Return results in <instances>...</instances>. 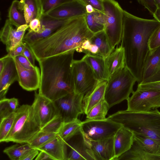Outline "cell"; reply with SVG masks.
I'll list each match as a JSON object with an SVG mask.
<instances>
[{"label":"cell","instance_id":"obj_1","mask_svg":"<svg viewBox=\"0 0 160 160\" xmlns=\"http://www.w3.org/2000/svg\"><path fill=\"white\" fill-rule=\"evenodd\" d=\"M160 26V22L134 16L124 10L123 28L121 46L123 48L125 67L136 79L142 82L146 59L150 52L149 38Z\"/></svg>","mask_w":160,"mask_h":160},{"label":"cell","instance_id":"obj_2","mask_svg":"<svg viewBox=\"0 0 160 160\" xmlns=\"http://www.w3.org/2000/svg\"><path fill=\"white\" fill-rule=\"evenodd\" d=\"M94 34L88 28L84 15L73 18L48 36L27 44L36 60L77 51L85 40H90Z\"/></svg>","mask_w":160,"mask_h":160},{"label":"cell","instance_id":"obj_3","mask_svg":"<svg viewBox=\"0 0 160 160\" xmlns=\"http://www.w3.org/2000/svg\"><path fill=\"white\" fill-rule=\"evenodd\" d=\"M75 50L42 59L39 94L54 101L74 92L71 66Z\"/></svg>","mask_w":160,"mask_h":160},{"label":"cell","instance_id":"obj_4","mask_svg":"<svg viewBox=\"0 0 160 160\" xmlns=\"http://www.w3.org/2000/svg\"><path fill=\"white\" fill-rule=\"evenodd\" d=\"M107 118L121 124L133 134L149 138L160 143V112L157 109L147 112L119 111Z\"/></svg>","mask_w":160,"mask_h":160},{"label":"cell","instance_id":"obj_5","mask_svg":"<svg viewBox=\"0 0 160 160\" xmlns=\"http://www.w3.org/2000/svg\"><path fill=\"white\" fill-rule=\"evenodd\" d=\"M15 112L13 125L4 142L28 144L41 130L39 121L32 105L23 104Z\"/></svg>","mask_w":160,"mask_h":160},{"label":"cell","instance_id":"obj_6","mask_svg":"<svg viewBox=\"0 0 160 160\" xmlns=\"http://www.w3.org/2000/svg\"><path fill=\"white\" fill-rule=\"evenodd\" d=\"M136 79L125 67L110 76L107 81L104 100L109 108L127 100L134 92Z\"/></svg>","mask_w":160,"mask_h":160},{"label":"cell","instance_id":"obj_7","mask_svg":"<svg viewBox=\"0 0 160 160\" xmlns=\"http://www.w3.org/2000/svg\"><path fill=\"white\" fill-rule=\"evenodd\" d=\"M105 24L104 30L114 50L121 42L123 28L124 10L113 0H103Z\"/></svg>","mask_w":160,"mask_h":160},{"label":"cell","instance_id":"obj_8","mask_svg":"<svg viewBox=\"0 0 160 160\" xmlns=\"http://www.w3.org/2000/svg\"><path fill=\"white\" fill-rule=\"evenodd\" d=\"M74 92L84 96L100 82L88 63L82 58L73 60L71 66Z\"/></svg>","mask_w":160,"mask_h":160},{"label":"cell","instance_id":"obj_9","mask_svg":"<svg viewBox=\"0 0 160 160\" xmlns=\"http://www.w3.org/2000/svg\"><path fill=\"white\" fill-rule=\"evenodd\" d=\"M122 127L107 118L102 120L86 119L81 122V131L84 140L98 141L113 137Z\"/></svg>","mask_w":160,"mask_h":160},{"label":"cell","instance_id":"obj_10","mask_svg":"<svg viewBox=\"0 0 160 160\" xmlns=\"http://www.w3.org/2000/svg\"><path fill=\"white\" fill-rule=\"evenodd\" d=\"M127 110L133 112H147L160 107V90L137 88L127 100Z\"/></svg>","mask_w":160,"mask_h":160},{"label":"cell","instance_id":"obj_11","mask_svg":"<svg viewBox=\"0 0 160 160\" xmlns=\"http://www.w3.org/2000/svg\"><path fill=\"white\" fill-rule=\"evenodd\" d=\"M84 95L74 92L67 94L53 101L58 114L64 122L75 120L84 114L82 100Z\"/></svg>","mask_w":160,"mask_h":160},{"label":"cell","instance_id":"obj_12","mask_svg":"<svg viewBox=\"0 0 160 160\" xmlns=\"http://www.w3.org/2000/svg\"><path fill=\"white\" fill-rule=\"evenodd\" d=\"M72 18H57L43 14L40 20L41 28L39 32L36 33L28 31L24 36L23 42L28 44L45 38Z\"/></svg>","mask_w":160,"mask_h":160},{"label":"cell","instance_id":"obj_13","mask_svg":"<svg viewBox=\"0 0 160 160\" xmlns=\"http://www.w3.org/2000/svg\"><path fill=\"white\" fill-rule=\"evenodd\" d=\"M8 19L0 31L1 41L6 46L8 53L11 52L23 43V39L29 25L25 24L14 28Z\"/></svg>","mask_w":160,"mask_h":160},{"label":"cell","instance_id":"obj_14","mask_svg":"<svg viewBox=\"0 0 160 160\" xmlns=\"http://www.w3.org/2000/svg\"><path fill=\"white\" fill-rule=\"evenodd\" d=\"M32 106L41 128L58 115L53 102L36 92Z\"/></svg>","mask_w":160,"mask_h":160},{"label":"cell","instance_id":"obj_15","mask_svg":"<svg viewBox=\"0 0 160 160\" xmlns=\"http://www.w3.org/2000/svg\"><path fill=\"white\" fill-rule=\"evenodd\" d=\"M86 5L82 0H67L46 14L57 18H69L85 15Z\"/></svg>","mask_w":160,"mask_h":160},{"label":"cell","instance_id":"obj_16","mask_svg":"<svg viewBox=\"0 0 160 160\" xmlns=\"http://www.w3.org/2000/svg\"><path fill=\"white\" fill-rule=\"evenodd\" d=\"M114 136L98 141L83 139L88 148V152L95 160H113Z\"/></svg>","mask_w":160,"mask_h":160},{"label":"cell","instance_id":"obj_17","mask_svg":"<svg viewBox=\"0 0 160 160\" xmlns=\"http://www.w3.org/2000/svg\"><path fill=\"white\" fill-rule=\"evenodd\" d=\"M18 75V82L23 89L32 91L39 89L41 82V73L39 68L36 66L32 69L24 68L16 58H13Z\"/></svg>","mask_w":160,"mask_h":160},{"label":"cell","instance_id":"obj_18","mask_svg":"<svg viewBox=\"0 0 160 160\" xmlns=\"http://www.w3.org/2000/svg\"><path fill=\"white\" fill-rule=\"evenodd\" d=\"M159 81H160V47L150 50L144 65L141 83Z\"/></svg>","mask_w":160,"mask_h":160},{"label":"cell","instance_id":"obj_19","mask_svg":"<svg viewBox=\"0 0 160 160\" xmlns=\"http://www.w3.org/2000/svg\"><path fill=\"white\" fill-rule=\"evenodd\" d=\"M4 59L5 66L0 73V99L6 98L9 87L14 82L18 81V73L13 58L2 57Z\"/></svg>","mask_w":160,"mask_h":160},{"label":"cell","instance_id":"obj_20","mask_svg":"<svg viewBox=\"0 0 160 160\" xmlns=\"http://www.w3.org/2000/svg\"><path fill=\"white\" fill-rule=\"evenodd\" d=\"M44 152L54 160H67L68 146L67 142L57 136L43 146L37 149Z\"/></svg>","mask_w":160,"mask_h":160},{"label":"cell","instance_id":"obj_21","mask_svg":"<svg viewBox=\"0 0 160 160\" xmlns=\"http://www.w3.org/2000/svg\"><path fill=\"white\" fill-rule=\"evenodd\" d=\"M74 142H67L69 151L68 152L67 160H95L88 152V148L83 139L81 131L76 136Z\"/></svg>","mask_w":160,"mask_h":160},{"label":"cell","instance_id":"obj_22","mask_svg":"<svg viewBox=\"0 0 160 160\" xmlns=\"http://www.w3.org/2000/svg\"><path fill=\"white\" fill-rule=\"evenodd\" d=\"M107 81L99 82L89 93L84 96L82 100L84 114L86 115L94 107L104 99Z\"/></svg>","mask_w":160,"mask_h":160},{"label":"cell","instance_id":"obj_23","mask_svg":"<svg viewBox=\"0 0 160 160\" xmlns=\"http://www.w3.org/2000/svg\"><path fill=\"white\" fill-rule=\"evenodd\" d=\"M133 133L123 127L114 136V158L128 151L134 141Z\"/></svg>","mask_w":160,"mask_h":160},{"label":"cell","instance_id":"obj_24","mask_svg":"<svg viewBox=\"0 0 160 160\" xmlns=\"http://www.w3.org/2000/svg\"><path fill=\"white\" fill-rule=\"evenodd\" d=\"M82 59L91 67L98 81H107L109 77L103 58L98 55L87 53Z\"/></svg>","mask_w":160,"mask_h":160},{"label":"cell","instance_id":"obj_25","mask_svg":"<svg viewBox=\"0 0 160 160\" xmlns=\"http://www.w3.org/2000/svg\"><path fill=\"white\" fill-rule=\"evenodd\" d=\"M113 160H160V154L146 151L134 141L128 151Z\"/></svg>","mask_w":160,"mask_h":160},{"label":"cell","instance_id":"obj_26","mask_svg":"<svg viewBox=\"0 0 160 160\" xmlns=\"http://www.w3.org/2000/svg\"><path fill=\"white\" fill-rule=\"evenodd\" d=\"M104 59L109 77L125 67L124 50L121 45Z\"/></svg>","mask_w":160,"mask_h":160},{"label":"cell","instance_id":"obj_27","mask_svg":"<svg viewBox=\"0 0 160 160\" xmlns=\"http://www.w3.org/2000/svg\"><path fill=\"white\" fill-rule=\"evenodd\" d=\"M90 40L92 44L96 45L98 48V55L104 59L114 50L110 46L104 30L94 34Z\"/></svg>","mask_w":160,"mask_h":160},{"label":"cell","instance_id":"obj_28","mask_svg":"<svg viewBox=\"0 0 160 160\" xmlns=\"http://www.w3.org/2000/svg\"><path fill=\"white\" fill-rule=\"evenodd\" d=\"M84 17L88 28L94 34L104 30L105 24L104 13L95 10L92 13H87Z\"/></svg>","mask_w":160,"mask_h":160},{"label":"cell","instance_id":"obj_29","mask_svg":"<svg viewBox=\"0 0 160 160\" xmlns=\"http://www.w3.org/2000/svg\"><path fill=\"white\" fill-rule=\"evenodd\" d=\"M81 121L77 119L69 122H64L57 134L67 142L81 131Z\"/></svg>","mask_w":160,"mask_h":160},{"label":"cell","instance_id":"obj_30","mask_svg":"<svg viewBox=\"0 0 160 160\" xmlns=\"http://www.w3.org/2000/svg\"><path fill=\"white\" fill-rule=\"evenodd\" d=\"M134 141L146 151L152 154H160V143L151 138L133 134Z\"/></svg>","mask_w":160,"mask_h":160},{"label":"cell","instance_id":"obj_31","mask_svg":"<svg viewBox=\"0 0 160 160\" xmlns=\"http://www.w3.org/2000/svg\"><path fill=\"white\" fill-rule=\"evenodd\" d=\"M19 1H13L8 10V19L16 28L26 24L23 12L19 8Z\"/></svg>","mask_w":160,"mask_h":160},{"label":"cell","instance_id":"obj_32","mask_svg":"<svg viewBox=\"0 0 160 160\" xmlns=\"http://www.w3.org/2000/svg\"><path fill=\"white\" fill-rule=\"evenodd\" d=\"M20 144L17 143L8 147L4 149L3 152L11 160H18L32 149L28 143Z\"/></svg>","mask_w":160,"mask_h":160},{"label":"cell","instance_id":"obj_33","mask_svg":"<svg viewBox=\"0 0 160 160\" xmlns=\"http://www.w3.org/2000/svg\"><path fill=\"white\" fill-rule=\"evenodd\" d=\"M110 108L108 104L104 99L92 108L86 115L87 119L94 120H105Z\"/></svg>","mask_w":160,"mask_h":160},{"label":"cell","instance_id":"obj_34","mask_svg":"<svg viewBox=\"0 0 160 160\" xmlns=\"http://www.w3.org/2000/svg\"><path fill=\"white\" fill-rule=\"evenodd\" d=\"M57 135L41 130L28 144L32 148L37 149L49 142Z\"/></svg>","mask_w":160,"mask_h":160},{"label":"cell","instance_id":"obj_35","mask_svg":"<svg viewBox=\"0 0 160 160\" xmlns=\"http://www.w3.org/2000/svg\"><path fill=\"white\" fill-rule=\"evenodd\" d=\"M15 117L14 112L0 121V142H4L6 137L11 130Z\"/></svg>","mask_w":160,"mask_h":160},{"label":"cell","instance_id":"obj_36","mask_svg":"<svg viewBox=\"0 0 160 160\" xmlns=\"http://www.w3.org/2000/svg\"><path fill=\"white\" fill-rule=\"evenodd\" d=\"M63 123L62 118L58 115L42 128L41 131L57 134Z\"/></svg>","mask_w":160,"mask_h":160},{"label":"cell","instance_id":"obj_37","mask_svg":"<svg viewBox=\"0 0 160 160\" xmlns=\"http://www.w3.org/2000/svg\"><path fill=\"white\" fill-rule=\"evenodd\" d=\"M33 15V19L40 20L44 14L42 0H24Z\"/></svg>","mask_w":160,"mask_h":160},{"label":"cell","instance_id":"obj_38","mask_svg":"<svg viewBox=\"0 0 160 160\" xmlns=\"http://www.w3.org/2000/svg\"><path fill=\"white\" fill-rule=\"evenodd\" d=\"M148 45L150 50L160 47V26L153 32L148 42Z\"/></svg>","mask_w":160,"mask_h":160},{"label":"cell","instance_id":"obj_39","mask_svg":"<svg viewBox=\"0 0 160 160\" xmlns=\"http://www.w3.org/2000/svg\"><path fill=\"white\" fill-rule=\"evenodd\" d=\"M13 112L9 106L8 98H5L0 100V121Z\"/></svg>","mask_w":160,"mask_h":160},{"label":"cell","instance_id":"obj_40","mask_svg":"<svg viewBox=\"0 0 160 160\" xmlns=\"http://www.w3.org/2000/svg\"><path fill=\"white\" fill-rule=\"evenodd\" d=\"M67 0H42L44 14L55 8Z\"/></svg>","mask_w":160,"mask_h":160},{"label":"cell","instance_id":"obj_41","mask_svg":"<svg viewBox=\"0 0 160 160\" xmlns=\"http://www.w3.org/2000/svg\"><path fill=\"white\" fill-rule=\"evenodd\" d=\"M137 1L146 8L153 15L158 9L155 0H138Z\"/></svg>","mask_w":160,"mask_h":160},{"label":"cell","instance_id":"obj_42","mask_svg":"<svg viewBox=\"0 0 160 160\" xmlns=\"http://www.w3.org/2000/svg\"><path fill=\"white\" fill-rule=\"evenodd\" d=\"M85 4L91 5L96 11L104 13L103 0H82Z\"/></svg>","mask_w":160,"mask_h":160},{"label":"cell","instance_id":"obj_43","mask_svg":"<svg viewBox=\"0 0 160 160\" xmlns=\"http://www.w3.org/2000/svg\"><path fill=\"white\" fill-rule=\"evenodd\" d=\"M25 44V46L22 55L26 57L33 67H35V57L28 46Z\"/></svg>","mask_w":160,"mask_h":160},{"label":"cell","instance_id":"obj_44","mask_svg":"<svg viewBox=\"0 0 160 160\" xmlns=\"http://www.w3.org/2000/svg\"><path fill=\"white\" fill-rule=\"evenodd\" d=\"M28 31L38 33L41 29V23L40 20L38 18L33 19L29 24Z\"/></svg>","mask_w":160,"mask_h":160},{"label":"cell","instance_id":"obj_45","mask_svg":"<svg viewBox=\"0 0 160 160\" xmlns=\"http://www.w3.org/2000/svg\"><path fill=\"white\" fill-rule=\"evenodd\" d=\"M25 43H23L20 45L16 48L14 50L8 53L3 57L5 58L10 57L12 58L22 55L25 46Z\"/></svg>","mask_w":160,"mask_h":160},{"label":"cell","instance_id":"obj_46","mask_svg":"<svg viewBox=\"0 0 160 160\" xmlns=\"http://www.w3.org/2000/svg\"><path fill=\"white\" fill-rule=\"evenodd\" d=\"M137 88L160 90V81L148 83L138 84Z\"/></svg>","mask_w":160,"mask_h":160},{"label":"cell","instance_id":"obj_47","mask_svg":"<svg viewBox=\"0 0 160 160\" xmlns=\"http://www.w3.org/2000/svg\"><path fill=\"white\" fill-rule=\"evenodd\" d=\"M23 11L26 24L28 25L31 21L33 19V15L27 5L24 3V1Z\"/></svg>","mask_w":160,"mask_h":160},{"label":"cell","instance_id":"obj_48","mask_svg":"<svg viewBox=\"0 0 160 160\" xmlns=\"http://www.w3.org/2000/svg\"><path fill=\"white\" fill-rule=\"evenodd\" d=\"M16 58L21 65L25 68L28 69H32L34 68L28 59L25 57L20 55L16 57Z\"/></svg>","mask_w":160,"mask_h":160},{"label":"cell","instance_id":"obj_49","mask_svg":"<svg viewBox=\"0 0 160 160\" xmlns=\"http://www.w3.org/2000/svg\"><path fill=\"white\" fill-rule=\"evenodd\" d=\"M39 153V151L37 149H32L22 156L18 160H33Z\"/></svg>","mask_w":160,"mask_h":160},{"label":"cell","instance_id":"obj_50","mask_svg":"<svg viewBox=\"0 0 160 160\" xmlns=\"http://www.w3.org/2000/svg\"><path fill=\"white\" fill-rule=\"evenodd\" d=\"M8 101L11 109L13 112H15L18 106V99L15 98H12L8 99Z\"/></svg>","mask_w":160,"mask_h":160},{"label":"cell","instance_id":"obj_51","mask_svg":"<svg viewBox=\"0 0 160 160\" xmlns=\"http://www.w3.org/2000/svg\"><path fill=\"white\" fill-rule=\"evenodd\" d=\"M34 160H54L44 152L40 151Z\"/></svg>","mask_w":160,"mask_h":160},{"label":"cell","instance_id":"obj_52","mask_svg":"<svg viewBox=\"0 0 160 160\" xmlns=\"http://www.w3.org/2000/svg\"><path fill=\"white\" fill-rule=\"evenodd\" d=\"M99 52L98 48L96 45L91 44L90 48L86 54L89 53L93 55H98Z\"/></svg>","mask_w":160,"mask_h":160},{"label":"cell","instance_id":"obj_53","mask_svg":"<svg viewBox=\"0 0 160 160\" xmlns=\"http://www.w3.org/2000/svg\"><path fill=\"white\" fill-rule=\"evenodd\" d=\"M85 5V8L87 13L89 14L92 13L95 11V10L91 5L89 4H86Z\"/></svg>","mask_w":160,"mask_h":160},{"label":"cell","instance_id":"obj_54","mask_svg":"<svg viewBox=\"0 0 160 160\" xmlns=\"http://www.w3.org/2000/svg\"><path fill=\"white\" fill-rule=\"evenodd\" d=\"M5 66L4 59L2 58L0 59V73L3 70Z\"/></svg>","mask_w":160,"mask_h":160},{"label":"cell","instance_id":"obj_55","mask_svg":"<svg viewBox=\"0 0 160 160\" xmlns=\"http://www.w3.org/2000/svg\"><path fill=\"white\" fill-rule=\"evenodd\" d=\"M158 8H160V0H155Z\"/></svg>","mask_w":160,"mask_h":160}]
</instances>
